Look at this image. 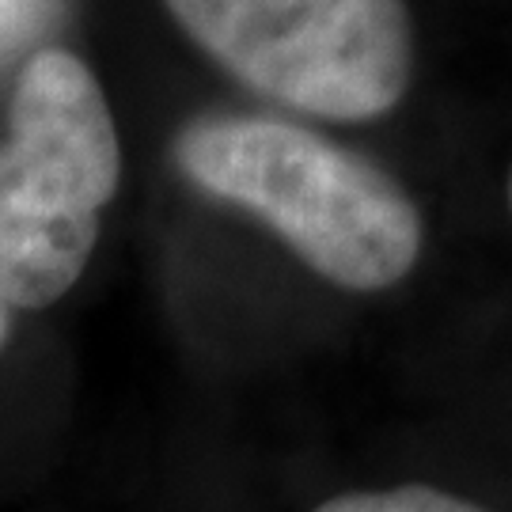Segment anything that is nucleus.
<instances>
[{"mask_svg":"<svg viewBox=\"0 0 512 512\" xmlns=\"http://www.w3.org/2000/svg\"><path fill=\"white\" fill-rule=\"evenodd\" d=\"M190 186L262 220L311 274L384 293L425 251L418 202L384 164L277 114H198L171 145Z\"/></svg>","mask_w":512,"mask_h":512,"instance_id":"nucleus-1","label":"nucleus"},{"mask_svg":"<svg viewBox=\"0 0 512 512\" xmlns=\"http://www.w3.org/2000/svg\"><path fill=\"white\" fill-rule=\"evenodd\" d=\"M122 186V137L103 84L42 46L19 65L0 141V296L12 311L61 304L99 247Z\"/></svg>","mask_w":512,"mask_h":512,"instance_id":"nucleus-2","label":"nucleus"},{"mask_svg":"<svg viewBox=\"0 0 512 512\" xmlns=\"http://www.w3.org/2000/svg\"><path fill=\"white\" fill-rule=\"evenodd\" d=\"M198 50L247 92L327 122H376L418 69L406 0H164Z\"/></svg>","mask_w":512,"mask_h":512,"instance_id":"nucleus-3","label":"nucleus"},{"mask_svg":"<svg viewBox=\"0 0 512 512\" xmlns=\"http://www.w3.org/2000/svg\"><path fill=\"white\" fill-rule=\"evenodd\" d=\"M311 512H490L471 497L440 490L429 482H399L376 490H342L319 501Z\"/></svg>","mask_w":512,"mask_h":512,"instance_id":"nucleus-4","label":"nucleus"},{"mask_svg":"<svg viewBox=\"0 0 512 512\" xmlns=\"http://www.w3.org/2000/svg\"><path fill=\"white\" fill-rule=\"evenodd\" d=\"M65 0H0V69L12 61H27L38 42L54 31Z\"/></svg>","mask_w":512,"mask_h":512,"instance_id":"nucleus-5","label":"nucleus"},{"mask_svg":"<svg viewBox=\"0 0 512 512\" xmlns=\"http://www.w3.org/2000/svg\"><path fill=\"white\" fill-rule=\"evenodd\" d=\"M8 338H12V308H8L4 296H0V353L8 346Z\"/></svg>","mask_w":512,"mask_h":512,"instance_id":"nucleus-6","label":"nucleus"},{"mask_svg":"<svg viewBox=\"0 0 512 512\" xmlns=\"http://www.w3.org/2000/svg\"><path fill=\"white\" fill-rule=\"evenodd\" d=\"M509 213H512V167H509Z\"/></svg>","mask_w":512,"mask_h":512,"instance_id":"nucleus-7","label":"nucleus"}]
</instances>
